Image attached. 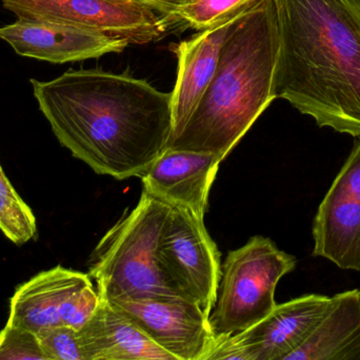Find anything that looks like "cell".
I'll return each instance as SVG.
<instances>
[{
  "label": "cell",
  "mask_w": 360,
  "mask_h": 360,
  "mask_svg": "<svg viewBox=\"0 0 360 360\" xmlns=\"http://www.w3.org/2000/svg\"><path fill=\"white\" fill-rule=\"evenodd\" d=\"M30 82L59 143L98 175L141 178L172 139V93L147 80L82 69Z\"/></svg>",
  "instance_id": "6da1fadb"
},
{
  "label": "cell",
  "mask_w": 360,
  "mask_h": 360,
  "mask_svg": "<svg viewBox=\"0 0 360 360\" xmlns=\"http://www.w3.org/2000/svg\"><path fill=\"white\" fill-rule=\"evenodd\" d=\"M276 99L319 127L360 137V0H274Z\"/></svg>",
  "instance_id": "7a4b0ae2"
},
{
  "label": "cell",
  "mask_w": 360,
  "mask_h": 360,
  "mask_svg": "<svg viewBox=\"0 0 360 360\" xmlns=\"http://www.w3.org/2000/svg\"><path fill=\"white\" fill-rule=\"evenodd\" d=\"M279 35L274 0H259L224 42L211 84L167 149L209 152L224 161L276 97Z\"/></svg>",
  "instance_id": "3957f363"
},
{
  "label": "cell",
  "mask_w": 360,
  "mask_h": 360,
  "mask_svg": "<svg viewBox=\"0 0 360 360\" xmlns=\"http://www.w3.org/2000/svg\"><path fill=\"white\" fill-rule=\"evenodd\" d=\"M172 206L143 190L133 211L101 239L89 261V276L101 299L182 298L162 268L160 245ZM188 300V299H186Z\"/></svg>",
  "instance_id": "277c9868"
},
{
  "label": "cell",
  "mask_w": 360,
  "mask_h": 360,
  "mask_svg": "<svg viewBox=\"0 0 360 360\" xmlns=\"http://www.w3.org/2000/svg\"><path fill=\"white\" fill-rule=\"evenodd\" d=\"M295 268L296 258L264 236L252 237L230 252L221 266L217 300L210 316L217 340L266 318L276 306L279 280Z\"/></svg>",
  "instance_id": "5b68a950"
},
{
  "label": "cell",
  "mask_w": 360,
  "mask_h": 360,
  "mask_svg": "<svg viewBox=\"0 0 360 360\" xmlns=\"http://www.w3.org/2000/svg\"><path fill=\"white\" fill-rule=\"evenodd\" d=\"M18 19L46 21L98 32L131 44L158 42L176 25L137 0H0Z\"/></svg>",
  "instance_id": "8992f818"
},
{
  "label": "cell",
  "mask_w": 360,
  "mask_h": 360,
  "mask_svg": "<svg viewBox=\"0 0 360 360\" xmlns=\"http://www.w3.org/2000/svg\"><path fill=\"white\" fill-rule=\"evenodd\" d=\"M160 259L177 291L211 316L221 279V262L205 219L186 207L172 206L160 241Z\"/></svg>",
  "instance_id": "52a82bcc"
},
{
  "label": "cell",
  "mask_w": 360,
  "mask_h": 360,
  "mask_svg": "<svg viewBox=\"0 0 360 360\" xmlns=\"http://www.w3.org/2000/svg\"><path fill=\"white\" fill-rule=\"evenodd\" d=\"M332 297L302 296L274 310L253 327L217 340L207 360H285L329 311Z\"/></svg>",
  "instance_id": "ba28073f"
},
{
  "label": "cell",
  "mask_w": 360,
  "mask_h": 360,
  "mask_svg": "<svg viewBox=\"0 0 360 360\" xmlns=\"http://www.w3.org/2000/svg\"><path fill=\"white\" fill-rule=\"evenodd\" d=\"M314 257L360 273V137L313 220Z\"/></svg>",
  "instance_id": "9c48e42d"
},
{
  "label": "cell",
  "mask_w": 360,
  "mask_h": 360,
  "mask_svg": "<svg viewBox=\"0 0 360 360\" xmlns=\"http://www.w3.org/2000/svg\"><path fill=\"white\" fill-rule=\"evenodd\" d=\"M108 302L128 315L176 360H207L217 342L210 317L191 300L150 298Z\"/></svg>",
  "instance_id": "30bf717a"
},
{
  "label": "cell",
  "mask_w": 360,
  "mask_h": 360,
  "mask_svg": "<svg viewBox=\"0 0 360 360\" xmlns=\"http://www.w3.org/2000/svg\"><path fill=\"white\" fill-rule=\"evenodd\" d=\"M0 39L23 57L52 63H74L120 53L127 40L98 32L46 21L18 19L0 27Z\"/></svg>",
  "instance_id": "8fae6325"
},
{
  "label": "cell",
  "mask_w": 360,
  "mask_h": 360,
  "mask_svg": "<svg viewBox=\"0 0 360 360\" xmlns=\"http://www.w3.org/2000/svg\"><path fill=\"white\" fill-rule=\"evenodd\" d=\"M245 12L220 21L209 29L199 31L190 39L184 40L173 46L179 67L176 84L171 92L173 113V137L171 141L182 132L198 107L217 69L222 46L237 21Z\"/></svg>",
  "instance_id": "7c38bea8"
},
{
  "label": "cell",
  "mask_w": 360,
  "mask_h": 360,
  "mask_svg": "<svg viewBox=\"0 0 360 360\" xmlns=\"http://www.w3.org/2000/svg\"><path fill=\"white\" fill-rule=\"evenodd\" d=\"M221 162L209 152L167 149L141 178L143 190L205 219L210 190Z\"/></svg>",
  "instance_id": "4fadbf2b"
},
{
  "label": "cell",
  "mask_w": 360,
  "mask_h": 360,
  "mask_svg": "<svg viewBox=\"0 0 360 360\" xmlns=\"http://www.w3.org/2000/svg\"><path fill=\"white\" fill-rule=\"evenodd\" d=\"M74 337L80 360H176L128 315L103 299Z\"/></svg>",
  "instance_id": "5bb4252c"
},
{
  "label": "cell",
  "mask_w": 360,
  "mask_h": 360,
  "mask_svg": "<svg viewBox=\"0 0 360 360\" xmlns=\"http://www.w3.org/2000/svg\"><path fill=\"white\" fill-rule=\"evenodd\" d=\"M90 283L92 279L88 274L63 266L39 273L15 291L6 323L36 334L63 327L68 300Z\"/></svg>",
  "instance_id": "9a60e30c"
},
{
  "label": "cell",
  "mask_w": 360,
  "mask_h": 360,
  "mask_svg": "<svg viewBox=\"0 0 360 360\" xmlns=\"http://www.w3.org/2000/svg\"><path fill=\"white\" fill-rule=\"evenodd\" d=\"M285 360H360V291L332 297L308 340Z\"/></svg>",
  "instance_id": "2e32d148"
},
{
  "label": "cell",
  "mask_w": 360,
  "mask_h": 360,
  "mask_svg": "<svg viewBox=\"0 0 360 360\" xmlns=\"http://www.w3.org/2000/svg\"><path fill=\"white\" fill-rule=\"evenodd\" d=\"M0 230L18 245L29 242L37 232L33 211L14 190L4 173H0Z\"/></svg>",
  "instance_id": "e0dca14e"
},
{
  "label": "cell",
  "mask_w": 360,
  "mask_h": 360,
  "mask_svg": "<svg viewBox=\"0 0 360 360\" xmlns=\"http://www.w3.org/2000/svg\"><path fill=\"white\" fill-rule=\"evenodd\" d=\"M259 0H188L173 14L176 25L203 31L251 8Z\"/></svg>",
  "instance_id": "ac0fdd59"
},
{
  "label": "cell",
  "mask_w": 360,
  "mask_h": 360,
  "mask_svg": "<svg viewBox=\"0 0 360 360\" xmlns=\"http://www.w3.org/2000/svg\"><path fill=\"white\" fill-rule=\"evenodd\" d=\"M0 360H51V357L38 334L6 323L0 332Z\"/></svg>",
  "instance_id": "d6986e66"
},
{
  "label": "cell",
  "mask_w": 360,
  "mask_h": 360,
  "mask_svg": "<svg viewBox=\"0 0 360 360\" xmlns=\"http://www.w3.org/2000/svg\"><path fill=\"white\" fill-rule=\"evenodd\" d=\"M101 302L93 283L82 287L68 300L63 313V327L82 329L93 316Z\"/></svg>",
  "instance_id": "ffe728a7"
},
{
  "label": "cell",
  "mask_w": 360,
  "mask_h": 360,
  "mask_svg": "<svg viewBox=\"0 0 360 360\" xmlns=\"http://www.w3.org/2000/svg\"><path fill=\"white\" fill-rule=\"evenodd\" d=\"M137 1L147 4V6L153 8L154 10L172 17L173 14L176 12L177 8L182 4H186L188 0H137Z\"/></svg>",
  "instance_id": "44dd1931"
},
{
  "label": "cell",
  "mask_w": 360,
  "mask_h": 360,
  "mask_svg": "<svg viewBox=\"0 0 360 360\" xmlns=\"http://www.w3.org/2000/svg\"><path fill=\"white\" fill-rule=\"evenodd\" d=\"M0 173H4V170H2L1 165H0Z\"/></svg>",
  "instance_id": "7402d4cb"
}]
</instances>
